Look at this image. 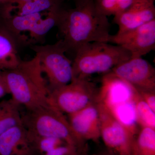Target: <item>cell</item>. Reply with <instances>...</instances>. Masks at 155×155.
<instances>
[{
	"label": "cell",
	"mask_w": 155,
	"mask_h": 155,
	"mask_svg": "<svg viewBox=\"0 0 155 155\" xmlns=\"http://www.w3.org/2000/svg\"><path fill=\"white\" fill-rule=\"evenodd\" d=\"M100 134L106 146L119 155H130L134 136L120 124L110 111L98 103Z\"/></svg>",
	"instance_id": "7"
},
{
	"label": "cell",
	"mask_w": 155,
	"mask_h": 155,
	"mask_svg": "<svg viewBox=\"0 0 155 155\" xmlns=\"http://www.w3.org/2000/svg\"><path fill=\"white\" fill-rule=\"evenodd\" d=\"M109 43L122 47L131 57H142L155 49V19L129 31L111 35Z\"/></svg>",
	"instance_id": "8"
},
{
	"label": "cell",
	"mask_w": 155,
	"mask_h": 155,
	"mask_svg": "<svg viewBox=\"0 0 155 155\" xmlns=\"http://www.w3.org/2000/svg\"><path fill=\"white\" fill-rule=\"evenodd\" d=\"M108 109L117 121L132 135L134 136L136 135L140 129L138 127H140L137 123L133 101L123 103Z\"/></svg>",
	"instance_id": "17"
},
{
	"label": "cell",
	"mask_w": 155,
	"mask_h": 155,
	"mask_svg": "<svg viewBox=\"0 0 155 155\" xmlns=\"http://www.w3.org/2000/svg\"><path fill=\"white\" fill-rule=\"evenodd\" d=\"M15 38L8 31L0 27V70L16 68L21 62Z\"/></svg>",
	"instance_id": "15"
},
{
	"label": "cell",
	"mask_w": 155,
	"mask_h": 155,
	"mask_svg": "<svg viewBox=\"0 0 155 155\" xmlns=\"http://www.w3.org/2000/svg\"><path fill=\"white\" fill-rule=\"evenodd\" d=\"M30 134L35 146L38 147L41 150L45 153L58 146L61 145L62 142H64L59 139L53 137H39L31 135L30 133Z\"/></svg>",
	"instance_id": "22"
},
{
	"label": "cell",
	"mask_w": 155,
	"mask_h": 155,
	"mask_svg": "<svg viewBox=\"0 0 155 155\" xmlns=\"http://www.w3.org/2000/svg\"><path fill=\"white\" fill-rule=\"evenodd\" d=\"M33 146L30 134L22 124L0 136V155H28Z\"/></svg>",
	"instance_id": "14"
},
{
	"label": "cell",
	"mask_w": 155,
	"mask_h": 155,
	"mask_svg": "<svg viewBox=\"0 0 155 155\" xmlns=\"http://www.w3.org/2000/svg\"><path fill=\"white\" fill-rule=\"evenodd\" d=\"M137 90L155 91V69L142 57H130L111 71Z\"/></svg>",
	"instance_id": "9"
},
{
	"label": "cell",
	"mask_w": 155,
	"mask_h": 155,
	"mask_svg": "<svg viewBox=\"0 0 155 155\" xmlns=\"http://www.w3.org/2000/svg\"><path fill=\"white\" fill-rule=\"evenodd\" d=\"M30 0H9L7 4L11 5H15V6H20L25 4Z\"/></svg>",
	"instance_id": "26"
},
{
	"label": "cell",
	"mask_w": 155,
	"mask_h": 155,
	"mask_svg": "<svg viewBox=\"0 0 155 155\" xmlns=\"http://www.w3.org/2000/svg\"><path fill=\"white\" fill-rule=\"evenodd\" d=\"M13 100L27 110L47 105L51 91L43 76L38 56L21 61L16 68L3 71Z\"/></svg>",
	"instance_id": "2"
},
{
	"label": "cell",
	"mask_w": 155,
	"mask_h": 155,
	"mask_svg": "<svg viewBox=\"0 0 155 155\" xmlns=\"http://www.w3.org/2000/svg\"><path fill=\"white\" fill-rule=\"evenodd\" d=\"M57 26L67 52L74 54L89 43H109L111 35L107 17L97 11L94 0H77L75 8L64 9Z\"/></svg>",
	"instance_id": "1"
},
{
	"label": "cell",
	"mask_w": 155,
	"mask_h": 155,
	"mask_svg": "<svg viewBox=\"0 0 155 155\" xmlns=\"http://www.w3.org/2000/svg\"><path fill=\"white\" fill-rule=\"evenodd\" d=\"M133 101L139 127H149L155 129V112L143 100L137 90Z\"/></svg>",
	"instance_id": "21"
},
{
	"label": "cell",
	"mask_w": 155,
	"mask_h": 155,
	"mask_svg": "<svg viewBox=\"0 0 155 155\" xmlns=\"http://www.w3.org/2000/svg\"><path fill=\"white\" fill-rule=\"evenodd\" d=\"M78 149L68 144L61 145L46 153V155H78Z\"/></svg>",
	"instance_id": "23"
},
{
	"label": "cell",
	"mask_w": 155,
	"mask_h": 155,
	"mask_svg": "<svg viewBox=\"0 0 155 155\" xmlns=\"http://www.w3.org/2000/svg\"><path fill=\"white\" fill-rule=\"evenodd\" d=\"M143 0H94L98 12L106 17L115 16Z\"/></svg>",
	"instance_id": "20"
},
{
	"label": "cell",
	"mask_w": 155,
	"mask_h": 155,
	"mask_svg": "<svg viewBox=\"0 0 155 155\" xmlns=\"http://www.w3.org/2000/svg\"><path fill=\"white\" fill-rule=\"evenodd\" d=\"M64 0H30L20 6L7 4L12 10H15V15H25L49 12L62 7Z\"/></svg>",
	"instance_id": "19"
},
{
	"label": "cell",
	"mask_w": 155,
	"mask_h": 155,
	"mask_svg": "<svg viewBox=\"0 0 155 155\" xmlns=\"http://www.w3.org/2000/svg\"><path fill=\"white\" fill-rule=\"evenodd\" d=\"M131 57L129 52L117 45L102 42L87 44L75 52L72 62L73 79L106 74Z\"/></svg>",
	"instance_id": "3"
},
{
	"label": "cell",
	"mask_w": 155,
	"mask_h": 155,
	"mask_svg": "<svg viewBox=\"0 0 155 155\" xmlns=\"http://www.w3.org/2000/svg\"><path fill=\"white\" fill-rule=\"evenodd\" d=\"M136 89L112 72L104 74L97 101L108 109L133 101Z\"/></svg>",
	"instance_id": "11"
},
{
	"label": "cell",
	"mask_w": 155,
	"mask_h": 155,
	"mask_svg": "<svg viewBox=\"0 0 155 155\" xmlns=\"http://www.w3.org/2000/svg\"><path fill=\"white\" fill-rule=\"evenodd\" d=\"M10 94L8 88L3 72L0 71V98Z\"/></svg>",
	"instance_id": "25"
},
{
	"label": "cell",
	"mask_w": 155,
	"mask_h": 155,
	"mask_svg": "<svg viewBox=\"0 0 155 155\" xmlns=\"http://www.w3.org/2000/svg\"><path fill=\"white\" fill-rule=\"evenodd\" d=\"M20 107L12 98L0 102V136L10 128L22 124Z\"/></svg>",
	"instance_id": "16"
},
{
	"label": "cell",
	"mask_w": 155,
	"mask_h": 155,
	"mask_svg": "<svg viewBox=\"0 0 155 155\" xmlns=\"http://www.w3.org/2000/svg\"><path fill=\"white\" fill-rule=\"evenodd\" d=\"M68 121L75 135L84 143L98 141L101 138L99 112L97 101L76 113L68 115Z\"/></svg>",
	"instance_id": "12"
},
{
	"label": "cell",
	"mask_w": 155,
	"mask_h": 155,
	"mask_svg": "<svg viewBox=\"0 0 155 155\" xmlns=\"http://www.w3.org/2000/svg\"><path fill=\"white\" fill-rule=\"evenodd\" d=\"M130 155H155V129L140 127L134 137Z\"/></svg>",
	"instance_id": "18"
},
{
	"label": "cell",
	"mask_w": 155,
	"mask_h": 155,
	"mask_svg": "<svg viewBox=\"0 0 155 155\" xmlns=\"http://www.w3.org/2000/svg\"><path fill=\"white\" fill-rule=\"evenodd\" d=\"M154 0H143L124 12L114 16L118 25L116 34L129 31L155 19Z\"/></svg>",
	"instance_id": "13"
},
{
	"label": "cell",
	"mask_w": 155,
	"mask_h": 155,
	"mask_svg": "<svg viewBox=\"0 0 155 155\" xmlns=\"http://www.w3.org/2000/svg\"><path fill=\"white\" fill-rule=\"evenodd\" d=\"M137 91L143 100L155 112V91Z\"/></svg>",
	"instance_id": "24"
},
{
	"label": "cell",
	"mask_w": 155,
	"mask_h": 155,
	"mask_svg": "<svg viewBox=\"0 0 155 155\" xmlns=\"http://www.w3.org/2000/svg\"><path fill=\"white\" fill-rule=\"evenodd\" d=\"M9 0H0V5H5L8 4Z\"/></svg>",
	"instance_id": "27"
},
{
	"label": "cell",
	"mask_w": 155,
	"mask_h": 155,
	"mask_svg": "<svg viewBox=\"0 0 155 155\" xmlns=\"http://www.w3.org/2000/svg\"><path fill=\"white\" fill-rule=\"evenodd\" d=\"M22 124L34 136L59 139L78 149L83 144L75 135L64 114L49 104L22 114Z\"/></svg>",
	"instance_id": "4"
},
{
	"label": "cell",
	"mask_w": 155,
	"mask_h": 155,
	"mask_svg": "<svg viewBox=\"0 0 155 155\" xmlns=\"http://www.w3.org/2000/svg\"><path fill=\"white\" fill-rule=\"evenodd\" d=\"M48 13L17 15L3 11L4 25L2 27L15 39H19L23 33L28 32L32 41H39L48 33L46 23L44 20Z\"/></svg>",
	"instance_id": "10"
},
{
	"label": "cell",
	"mask_w": 155,
	"mask_h": 155,
	"mask_svg": "<svg viewBox=\"0 0 155 155\" xmlns=\"http://www.w3.org/2000/svg\"><path fill=\"white\" fill-rule=\"evenodd\" d=\"M31 48L38 56L42 72L47 78L50 91L71 82L72 62L67 57V51L61 40L54 44L33 45Z\"/></svg>",
	"instance_id": "5"
},
{
	"label": "cell",
	"mask_w": 155,
	"mask_h": 155,
	"mask_svg": "<svg viewBox=\"0 0 155 155\" xmlns=\"http://www.w3.org/2000/svg\"><path fill=\"white\" fill-rule=\"evenodd\" d=\"M98 88L89 78L73 79L67 85L51 91L48 103L69 115L96 101Z\"/></svg>",
	"instance_id": "6"
}]
</instances>
